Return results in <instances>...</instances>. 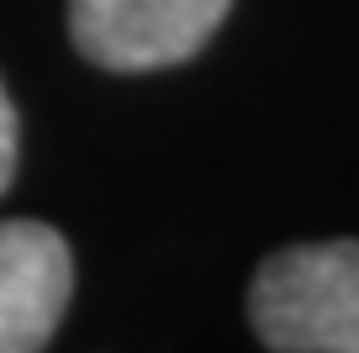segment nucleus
Listing matches in <instances>:
<instances>
[{
  "mask_svg": "<svg viewBox=\"0 0 359 353\" xmlns=\"http://www.w3.org/2000/svg\"><path fill=\"white\" fill-rule=\"evenodd\" d=\"M74 296V254L48 221H0V353H43Z\"/></svg>",
  "mask_w": 359,
  "mask_h": 353,
  "instance_id": "nucleus-3",
  "label": "nucleus"
},
{
  "mask_svg": "<svg viewBox=\"0 0 359 353\" xmlns=\"http://www.w3.org/2000/svg\"><path fill=\"white\" fill-rule=\"evenodd\" d=\"M16 153H22L16 106H11V95H6V85H0V195H6V185H11V174H16Z\"/></svg>",
  "mask_w": 359,
  "mask_h": 353,
  "instance_id": "nucleus-4",
  "label": "nucleus"
},
{
  "mask_svg": "<svg viewBox=\"0 0 359 353\" xmlns=\"http://www.w3.org/2000/svg\"><path fill=\"white\" fill-rule=\"evenodd\" d=\"M248 317L275 353H359V243H302L264 258Z\"/></svg>",
  "mask_w": 359,
  "mask_h": 353,
  "instance_id": "nucleus-1",
  "label": "nucleus"
},
{
  "mask_svg": "<svg viewBox=\"0 0 359 353\" xmlns=\"http://www.w3.org/2000/svg\"><path fill=\"white\" fill-rule=\"evenodd\" d=\"M233 0H69L74 48L101 69L137 74L196 58Z\"/></svg>",
  "mask_w": 359,
  "mask_h": 353,
  "instance_id": "nucleus-2",
  "label": "nucleus"
}]
</instances>
